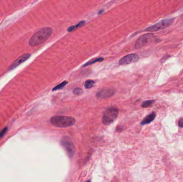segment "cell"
I'll return each mask as SVG.
<instances>
[{"instance_id":"obj_8","label":"cell","mask_w":183,"mask_h":182,"mask_svg":"<svg viewBox=\"0 0 183 182\" xmlns=\"http://www.w3.org/2000/svg\"><path fill=\"white\" fill-rule=\"evenodd\" d=\"M30 56L31 55L30 53H26L23 55L21 56L12 64L9 70V71L12 70V69H15V68H16L17 67H18L19 65L22 64L24 62H25L26 60H28V59L30 57Z\"/></svg>"},{"instance_id":"obj_3","label":"cell","mask_w":183,"mask_h":182,"mask_svg":"<svg viewBox=\"0 0 183 182\" xmlns=\"http://www.w3.org/2000/svg\"><path fill=\"white\" fill-rule=\"evenodd\" d=\"M119 113V110L115 107L107 108L102 117V123L104 125H109L116 120Z\"/></svg>"},{"instance_id":"obj_13","label":"cell","mask_w":183,"mask_h":182,"mask_svg":"<svg viewBox=\"0 0 183 182\" xmlns=\"http://www.w3.org/2000/svg\"><path fill=\"white\" fill-rule=\"evenodd\" d=\"M67 83H68V82H67V81H63L62 83H60V85H56V87H55L53 89V90H53V91H56V90H60V89H63V88L65 87V85H67Z\"/></svg>"},{"instance_id":"obj_16","label":"cell","mask_w":183,"mask_h":182,"mask_svg":"<svg viewBox=\"0 0 183 182\" xmlns=\"http://www.w3.org/2000/svg\"><path fill=\"white\" fill-rule=\"evenodd\" d=\"M73 92L74 93V94H77V95H80L83 94V90H82L81 88H76L74 90Z\"/></svg>"},{"instance_id":"obj_17","label":"cell","mask_w":183,"mask_h":182,"mask_svg":"<svg viewBox=\"0 0 183 182\" xmlns=\"http://www.w3.org/2000/svg\"><path fill=\"white\" fill-rule=\"evenodd\" d=\"M7 131H8V127H5V128H3L0 132V138H2L5 136V134L7 133Z\"/></svg>"},{"instance_id":"obj_15","label":"cell","mask_w":183,"mask_h":182,"mask_svg":"<svg viewBox=\"0 0 183 182\" xmlns=\"http://www.w3.org/2000/svg\"><path fill=\"white\" fill-rule=\"evenodd\" d=\"M94 81L93 80H87L85 82V87L86 89H90V88L93 87V86L94 85Z\"/></svg>"},{"instance_id":"obj_5","label":"cell","mask_w":183,"mask_h":182,"mask_svg":"<svg viewBox=\"0 0 183 182\" xmlns=\"http://www.w3.org/2000/svg\"><path fill=\"white\" fill-rule=\"evenodd\" d=\"M61 145L65 148L70 158H72L75 153V148L71 139L67 137H64L60 141Z\"/></svg>"},{"instance_id":"obj_10","label":"cell","mask_w":183,"mask_h":182,"mask_svg":"<svg viewBox=\"0 0 183 182\" xmlns=\"http://www.w3.org/2000/svg\"><path fill=\"white\" fill-rule=\"evenodd\" d=\"M155 113L154 112H152L151 114L147 116L146 118H145L144 120L142 121V122H141V125H145L150 123L151 122H152L153 120H154V119L155 118Z\"/></svg>"},{"instance_id":"obj_18","label":"cell","mask_w":183,"mask_h":182,"mask_svg":"<svg viewBox=\"0 0 183 182\" xmlns=\"http://www.w3.org/2000/svg\"><path fill=\"white\" fill-rule=\"evenodd\" d=\"M178 126L181 128H183V119L182 118L179 120Z\"/></svg>"},{"instance_id":"obj_12","label":"cell","mask_w":183,"mask_h":182,"mask_svg":"<svg viewBox=\"0 0 183 182\" xmlns=\"http://www.w3.org/2000/svg\"><path fill=\"white\" fill-rule=\"evenodd\" d=\"M103 60H104V59H103V58H96L95 59L90 60V61H89L88 62H86L85 64L83 65V67H86V66H88V65L93 64H94L95 62H102Z\"/></svg>"},{"instance_id":"obj_6","label":"cell","mask_w":183,"mask_h":182,"mask_svg":"<svg viewBox=\"0 0 183 182\" xmlns=\"http://www.w3.org/2000/svg\"><path fill=\"white\" fill-rule=\"evenodd\" d=\"M154 35L151 34H147L142 35L137 40L135 44V48L137 49L142 48V47L145 46L154 40Z\"/></svg>"},{"instance_id":"obj_11","label":"cell","mask_w":183,"mask_h":182,"mask_svg":"<svg viewBox=\"0 0 183 182\" xmlns=\"http://www.w3.org/2000/svg\"><path fill=\"white\" fill-rule=\"evenodd\" d=\"M85 24V21H81L80 22H79V23L77 24V25L74 26H70L69 28H68V32H71L74 30H76L77 29H78V28L81 27H83Z\"/></svg>"},{"instance_id":"obj_2","label":"cell","mask_w":183,"mask_h":182,"mask_svg":"<svg viewBox=\"0 0 183 182\" xmlns=\"http://www.w3.org/2000/svg\"><path fill=\"white\" fill-rule=\"evenodd\" d=\"M51 125L58 128H67L72 126L76 122V119L71 117L55 116L51 119Z\"/></svg>"},{"instance_id":"obj_14","label":"cell","mask_w":183,"mask_h":182,"mask_svg":"<svg viewBox=\"0 0 183 182\" xmlns=\"http://www.w3.org/2000/svg\"><path fill=\"white\" fill-rule=\"evenodd\" d=\"M154 103V100H149V101H144L142 104V107H149L150 106H152Z\"/></svg>"},{"instance_id":"obj_4","label":"cell","mask_w":183,"mask_h":182,"mask_svg":"<svg viewBox=\"0 0 183 182\" xmlns=\"http://www.w3.org/2000/svg\"><path fill=\"white\" fill-rule=\"evenodd\" d=\"M175 18L165 19L162 21H160L158 23L155 24L154 25L151 26L147 28L145 30V31L148 32H156L158 30H162L168 27L171 25Z\"/></svg>"},{"instance_id":"obj_7","label":"cell","mask_w":183,"mask_h":182,"mask_svg":"<svg viewBox=\"0 0 183 182\" xmlns=\"http://www.w3.org/2000/svg\"><path fill=\"white\" fill-rule=\"evenodd\" d=\"M139 59V56L135 53H131L122 58L119 61V64L120 65L130 64L132 62H137Z\"/></svg>"},{"instance_id":"obj_1","label":"cell","mask_w":183,"mask_h":182,"mask_svg":"<svg viewBox=\"0 0 183 182\" xmlns=\"http://www.w3.org/2000/svg\"><path fill=\"white\" fill-rule=\"evenodd\" d=\"M51 28L47 27L42 28L35 33L29 41V44L31 46H36L44 43L48 39L52 34Z\"/></svg>"},{"instance_id":"obj_19","label":"cell","mask_w":183,"mask_h":182,"mask_svg":"<svg viewBox=\"0 0 183 182\" xmlns=\"http://www.w3.org/2000/svg\"><path fill=\"white\" fill-rule=\"evenodd\" d=\"M169 57L170 56H165V57H164L163 58L162 60H163V61L162 62H165V60H166V59H167V58H168V57Z\"/></svg>"},{"instance_id":"obj_9","label":"cell","mask_w":183,"mask_h":182,"mask_svg":"<svg viewBox=\"0 0 183 182\" xmlns=\"http://www.w3.org/2000/svg\"><path fill=\"white\" fill-rule=\"evenodd\" d=\"M116 92L114 89H102L97 92L96 96L99 98H106L113 96Z\"/></svg>"}]
</instances>
